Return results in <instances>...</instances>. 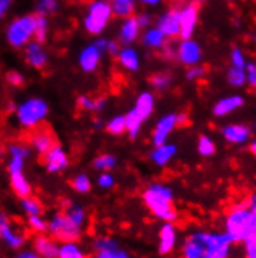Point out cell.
Returning a JSON list of instances; mask_svg holds the SVG:
<instances>
[{
    "label": "cell",
    "instance_id": "1",
    "mask_svg": "<svg viewBox=\"0 0 256 258\" xmlns=\"http://www.w3.org/2000/svg\"><path fill=\"white\" fill-rule=\"evenodd\" d=\"M234 243L224 230H193L182 243V258H230Z\"/></svg>",
    "mask_w": 256,
    "mask_h": 258
},
{
    "label": "cell",
    "instance_id": "2",
    "mask_svg": "<svg viewBox=\"0 0 256 258\" xmlns=\"http://www.w3.org/2000/svg\"><path fill=\"white\" fill-rule=\"evenodd\" d=\"M141 199L149 213L163 223H176L179 219V212L174 206V190L168 183L152 182L146 185Z\"/></svg>",
    "mask_w": 256,
    "mask_h": 258
},
{
    "label": "cell",
    "instance_id": "3",
    "mask_svg": "<svg viewBox=\"0 0 256 258\" xmlns=\"http://www.w3.org/2000/svg\"><path fill=\"white\" fill-rule=\"evenodd\" d=\"M224 232L234 244H242L248 236H256V215L245 199L233 204L224 216Z\"/></svg>",
    "mask_w": 256,
    "mask_h": 258
},
{
    "label": "cell",
    "instance_id": "4",
    "mask_svg": "<svg viewBox=\"0 0 256 258\" xmlns=\"http://www.w3.org/2000/svg\"><path fill=\"white\" fill-rule=\"evenodd\" d=\"M48 233L59 243H75L82 236V227L65 215V212L53 213L48 219Z\"/></svg>",
    "mask_w": 256,
    "mask_h": 258
},
{
    "label": "cell",
    "instance_id": "5",
    "mask_svg": "<svg viewBox=\"0 0 256 258\" xmlns=\"http://www.w3.org/2000/svg\"><path fill=\"white\" fill-rule=\"evenodd\" d=\"M48 114V106L41 98H31L22 103L16 110V117L19 124L25 129H34L44 123Z\"/></svg>",
    "mask_w": 256,
    "mask_h": 258
},
{
    "label": "cell",
    "instance_id": "6",
    "mask_svg": "<svg viewBox=\"0 0 256 258\" xmlns=\"http://www.w3.org/2000/svg\"><path fill=\"white\" fill-rule=\"evenodd\" d=\"M34 25H36L34 16H24V17H19V19L13 21L7 30V39H8L10 45H13L16 48H21V47L27 45L30 38L34 34Z\"/></svg>",
    "mask_w": 256,
    "mask_h": 258
},
{
    "label": "cell",
    "instance_id": "7",
    "mask_svg": "<svg viewBox=\"0 0 256 258\" xmlns=\"http://www.w3.org/2000/svg\"><path fill=\"white\" fill-rule=\"evenodd\" d=\"M112 14H114V11H112L111 4L94 2L92 5H90L89 13H87L86 19H84L86 30L90 34H100L106 28V25H107V22H109V19H111Z\"/></svg>",
    "mask_w": 256,
    "mask_h": 258
},
{
    "label": "cell",
    "instance_id": "8",
    "mask_svg": "<svg viewBox=\"0 0 256 258\" xmlns=\"http://www.w3.org/2000/svg\"><path fill=\"white\" fill-rule=\"evenodd\" d=\"M28 143L31 146V150H34L39 156H45L54 145H56V139L54 134L51 133V129L48 126H38L31 129V133L28 136Z\"/></svg>",
    "mask_w": 256,
    "mask_h": 258
},
{
    "label": "cell",
    "instance_id": "9",
    "mask_svg": "<svg viewBox=\"0 0 256 258\" xmlns=\"http://www.w3.org/2000/svg\"><path fill=\"white\" fill-rule=\"evenodd\" d=\"M0 236H2L5 246L11 250H21L27 244V236L11 224L5 213L0 215Z\"/></svg>",
    "mask_w": 256,
    "mask_h": 258
},
{
    "label": "cell",
    "instance_id": "10",
    "mask_svg": "<svg viewBox=\"0 0 256 258\" xmlns=\"http://www.w3.org/2000/svg\"><path fill=\"white\" fill-rule=\"evenodd\" d=\"M179 241V230L174 223H163L158 230V244L157 252L164 256L174 252Z\"/></svg>",
    "mask_w": 256,
    "mask_h": 258
},
{
    "label": "cell",
    "instance_id": "11",
    "mask_svg": "<svg viewBox=\"0 0 256 258\" xmlns=\"http://www.w3.org/2000/svg\"><path fill=\"white\" fill-rule=\"evenodd\" d=\"M70 165V159L68 154L65 153V150L61 145H54L53 148L44 156V167L48 173L56 174V173H62L68 168Z\"/></svg>",
    "mask_w": 256,
    "mask_h": 258
},
{
    "label": "cell",
    "instance_id": "12",
    "mask_svg": "<svg viewBox=\"0 0 256 258\" xmlns=\"http://www.w3.org/2000/svg\"><path fill=\"white\" fill-rule=\"evenodd\" d=\"M176 127H179V114H168L161 117L152 133V145L154 148L157 146H161L164 143H168V137L171 136V133Z\"/></svg>",
    "mask_w": 256,
    "mask_h": 258
},
{
    "label": "cell",
    "instance_id": "13",
    "mask_svg": "<svg viewBox=\"0 0 256 258\" xmlns=\"http://www.w3.org/2000/svg\"><path fill=\"white\" fill-rule=\"evenodd\" d=\"M199 16V2L185 4L180 10V38L187 41L191 38V34L197 24Z\"/></svg>",
    "mask_w": 256,
    "mask_h": 258
},
{
    "label": "cell",
    "instance_id": "14",
    "mask_svg": "<svg viewBox=\"0 0 256 258\" xmlns=\"http://www.w3.org/2000/svg\"><path fill=\"white\" fill-rule=\"evenodd\" d=\"M180 10L182 7H173L168 13H164L158 22L157 28L169 39H174L180 36Z\"/></svg>",
    "mask_w": 256,
    "mask_h": 258
},
{
    "label": "cell",
    "instance_id": "15",
    "mask_svg": "<svg viewBox=\"0 0 256 258\" xmlns=\"http://www.w3.org/2000/svg\"><path fill=\"white\" fill-rule=\"evenodd\" d=\"M107 50V41H97L95 44L89 45L79 56V64H81V69L84 72H94L98 64H100V59H101V54L103 51Z\"/></svg>",
    "mask_w": 256,
    "mask_h": 258
},
{
    "label": "cell",
    "instance_id": "16",
    "mask_svg": "<svg viewBox=\"0 0 256 258\" xmlns=\"http://www.w3.org/2000/svg\"><path fill=\"white\" fill-rule=\"evenodd\" d=\"M59 241H56L51 235L39 233L33 236V249L42 258H58L59 255Z\"/></svg>",
    "mask_w": 256,
    "mask_h": 258
},
{
    "label": "cell",
    "instance_id": "17",
    "mask_svg": "<svg viewBox=\"0 0 256 258\" xmlns=\"http://www.w3.org/2000/svg\"><path fill=\"white\" fill-rule=\"evenodd\" d=\"M202 58V50H200L199 44L187 39L184 42H180V45L177 47V59L185 64V66H197V62Z\"/></svg>",
    "mask_w": 256,
    "mask_h": 258
},
{
    "label": "cell",
    "instance_id": "18",
    "mask_svg": "<svg viewBox=\"0 0 256 258\" xmlns=\"http://www.w3.org/2000/svg\"><path fill=\"white\" fill-rule=\"evenodd\" d=\"M221 134L230 145H244L251 137V129L247 124H227L221 129Z\"/></svg>",
    "mask_w": 256,
    "mask_h": 258
},
{
    "label": "cell",
    "instance_id": "19",
    "mask_svg": "<svg viewBox=\"0 0 256 258\" xmlns=\"http://www.w3.org/2000/svg\"><path fill=\"white\" fill-rule=\"evenodd\" d=\"M8 179H10V187L14 191V195L24 199L28 196H33V187L28 180V177L25 176L24 171H14V173H8Z\"/></svg>",
    "mask_w": 256,
    "mask_h": 258
},
{
    "label": "cell",
    "instance_id": "20",
    "mask_svg": "<svg viewBox=\"0 0 256 258\" xmlns=\"http://www.w3.org/2000/svg\"><path fill=\"white\" fill-rule=\"evenodd\" d=\"M176 154H177V146L174 143H164L161 146L154 148L149 157H151V160L155 167L163 168L176 157Z\"/></svg>",
    "mask_w": 256,
    "mask_h": 258
},
{
    "label": "cell",
    "instance_id": "21",
    "mask_svg": "<svg viewBox=\"0 0 256 258\" xmlns=\"http://www.w3.org/2000/svg\"><path fill=\"white\" fill-rule=\"evenodd\" d=\"M242 104H244V100H242V97H239V95L227 97V98H224V100H221L219 103L214 104V107H213V114H214L216 117H225V115L234 112L236 109H239Z\"/></svg>",
    "mask_w": 256,
    "mask_h": 258
},
{
    "label": "cell",
    "instance_id": "22",
    "mask_svg": "<svg viewBox=\"0 0 256 258\" xmlns=\"http://www.w3.org/2000/svg\"><path fill=\"white\" fill-rule=\"evenodd\" d=\"M140 28L141 27L138 24L137 16L127 17V19L124 21V24H123V27H121V31H120V42L126 44V45L132 44L137 39V36L140 33Z\"/></svg>",
    "mask_w": 256,
    "mask_h": 258
},
{
    "label": "cell",
    "instance_id": "23",
    "mask_svg": "<svg viewBox=\"0 0 256 258\" xmlns=\"http://www.w3.org/2000/svg\"><path fill=\"white\" fill-rule=\"evenodd\" d=\"M25 59L30 66L36 69H42L47 64V54L41 48L39 42H33L25 47Z\"/></svg>",
    "mask_w": 256,
    "mask_h": 258
},
{
    "label": "cell",
    "instance_id": "24",
    "mask_svg": "<svg viewBox=\"0 0 256 258\" xmlns=\"http://www.w3.org/2000/svg\"><path fill=\"white\" fill-rule=\"evenodd\" d=\"M135 112L146 121L154 112V95L149 94V92H143L140 94V97L135 101Z\"/></svg>",
    "mask_w": 256,
    "mask_h": 258
},
{
    "label": "cell",
    "instance_id": "25",
    "mask_svg": "<svg viewBox=\"0 0 256 258\" xmlns=\"http://www.w3.org/2000/svg\"><path fill=\"white\" fill-rule=\"evenodd\" d=\"M64 212L73 221V223H76L79 227L84 229V226L87 223V212H86V209L81 204H76V202H70V204L64 209Z\"/></svg>",
    "mask_w": 256,
    "mask_h": 258
},
{
    "label": "cell",
    "instance_id": "26",
    "mask_svg": "<svg viewBox=\"0 0 256 258\" xmlns=\"http://www.w3.org/2000/svg\"><path fill=\"white\" fill-rule=\"evenodd\" d=\"M143 121L144 120L135 112V109H131L129 112L126 114V129H127V134H129L131 140H135L138 137Z\"/></svg>",
    "mask_w": 256,
    "mask_h": 258
},
{
    "label": "cell",
    "instance_id": "27",
    "mask_svg": "<svg viewBox=\"0 0 256 258\" xmlns=\"http://www.w3.org/2000/svg\"><path fill=\"white\" fill-rule=\"evenodd\" d=\"M70 187L79 195H87L92 191V179H90L89 174H86V173H78L76 176L71 177Z\"/></svg>",
    "mask_w": 256,
    "mask_h": 258
},
{
    "label": "cell",
    "instance_id": "28",
    "mask_svg": "<svg viewBox=\"0 0 256 258\" xmlns=\"http://www.w3.org/2000/svg\"><path fill=\"white\" fill-rule=\"evenodd\" d=\"M118 62L124 67V69H127L129 72H135V70H138V54H137V51L135 50H132V48H124V50H121V53L118 54Z\"/></svg>",
    "mask_w": 256,
    "mask_h": 258
},
{
    "label": "cell",
    "instance_id": "29",
    "mask_svg": "<svg viewBox=\"0 0 256 258\" xmlns=\"http://www.w3.org/2000/svg\"><path fill=\"white\" fill-rule=\"evenodd\" d=\"M58 258H87V255L86 250L78 244V241H75V243H61Z\"/></svg>",
    "mask_w": 256,
    "mask_h": 258
},
{
    "label": "cell",
    "instance_id": "30",
    "mask_svg": "<svg viewBox=\"0 0 256 258\" xmlns=\"http://www.w3.org/2000/svg\"><path fill=\"white\" fill-rule=\"evenodd\" d=\"M166 36H164L158 28H152L143 36V45L149 48H163V45L166 44Z\"/></svg>",
    "mask_w": 256,
    "mask_h": 258
},
{
    "label": "cell",
    "instance_id": "31",
    "mask_svg": "<svg viewBox=\"0 0 256 258\" xmlns=\"http://www.w3.org/2000/svg\"><path fill=\"white\" fill-rule=\"evenodd\" d=\"M111 7L115 16L131 17L135 10V0H111Z\"/></svg>",
    "mask_w": 256,
    "mask_h": 258
},
{
    "label": "cell",
    "instance_id": "32",
    "mask_svg": "<svg viewBox=\"0 0 256 258\" xmlns=\"http://www.w3.org/2000/svg\"><path fill=\"white\" fill-rule=\"evenodd\" d=\"M118 165V160L114 154H100L98 157H95V160L92 162V167L101 173L104 171H112Z\"/></svg>",
    "mask_w": 256,
    "mask_h": 258
},
{
    "label": "cell",
    "instance_id": "33",
    "mask_svg": "<svg viewBox=\"0 0 256 258\" xmlns=\"http://www.w3.org/2000/svg\"><path fill=\"white\" fill-rule=\"evenodd\" d=\"M21 209L27 216L42 215V212H44V206L41 204V201L34 196H28V198L21 199Z\"/></svg>",
    "mask_w": 256,
    "mask_h": 258
},
{
    "label": "cell",
    "instance_id": "34",
    "mask_svg": "<svg viewBox=\"0 0 256 258\" xmlns=\"http://www.w3.org/2000/svg\"><path fill=\"white\" fill-rule=\"evenodd\" d=\"M106 106L104 98H90V97H79L78 98V107L82 110H89V112H101Z\"/></svg>",
    "mask_w": 256,
    "mask_h": 258
},
{
    "label": "cell",
    "instance_id": "35",
    "mask_svg": "<svg viewBox=\"0 0 256 258\" xmlns=\"http://www.w3.org/2000/svg\"><path fill=\"white\" fill-rule=\"evenodd\" d=\"M92 250L94 253L95 252H101V250H106V249H111V247H115V246H120V241L115 239L114 236H109V235H98L92 239Z\"/></svg>",
    "mask_w": 256,
    "mask_h": 258
},
{
    "label": "cell",
    "instance_id": "36",
    "mask_svg": "<svg viewBox=\"0 0 256 258\" xmlns=\"http://www.w3.org/2000/svg\"><path fill=\"white\" fill-rule=\"evenodd\" d=\"M27 226H28L30 232H33L34 235L45 233V232H48V219H45L42 215L27 216Z\"/></svg>",
    "mask_w": 256,
    "mask_h": 258
},
{
    "label": "cell",
    "instance_id": "37",
    "mask_svg": "<svg viewBox=\"0 0 256 258\" xmlns=\"http://www.w3.org/2000/svg\"><path fill=\"white\" fill-rule=\"evenodd\" d=\"M197 153L202 157H211L216 154V143L208 136H200L197 140Z\"/></svg>",
    "mask_w": 256,
    "mask_h": 258
},
{
    "label": "cell",
    "instance_id": "38",
    "mask_svg": "<svg viewBox=\"0 0 256 258\" xmlns=\"http://www.w3.org/2000/svg\"><path fill=\"white\" fill-rule=\"evenodd\" d=\"M106 131L112 136H121L127 133L126 129V115H117L106 124Z\"/></svg>",
    "mask_w": 256,
    "mask_h": 258
},
{
    "label": "cell",
    "instance_id": "39",
    "mask_svg": "<svg viewBox=\"0 0 256 258\" xmlns=\"http://www.w3.org/2000/svg\"><path fill=\"white\" fill-rule=\"evenodd\" d=\"M36 19V25H34V38H36V42H45L47 39V30H48V24H47V19L45 16H41V14H36L34 16Z\"/></svg>",
    "mask_w": 256,
    "mask_h": 258
},
{
    "label": "cell",
    "instance_id": "40",
    "mask_svg": "<svg viewBox=\"0 0 256 258\" xmlns=\"http://www.w3.org/2000/svg\"><path fill=\"white\" fill-rule=\"evenodd\" d=\"M94 258H132V255L121 246H115V247L106 249L101 252H95Z\"/></svg>",
    "mask_w": 256,
    "mask_h": 258
},
{
    "label": "cell",
    "instance_id": "41",
    "mask_svg": "<svg viewBox=\"0 0 256 258\" xmlns=\"http://www.w3.org/2000/svg\"><path fill=\"white\" fill-rule=\"evenodd\" d=\"M115 185H117V179H115V176L111 171H104V173L98 174V177H97V187L100 190L109 191V190H112Z\"/></svg>",
    "mask_w": 256,
    "mask_h": 258
},
{
    "label": "cell",
    "instance_id": "42",
    "mask_svg": "<svg viewBox=\"0 0 256 258\" xmlns=\"http://www.w3.org/2000/svg\"><path fill=\"white\" fill-rule=\"evenodd\" d=\"M247 81V72H244V69L239 67H231L228 70V83L234 87H239Z\"/></svg>",
    "mask_w": 256,
    "mask_h": 258
},
{
    "label": "cell",
    "instance_id": "43",
    "mask_svg": "<svg viewBox=\"0 0 256 258\" xmlns=\"http://www.w3.org/2000/svg\"><path fill=\"white\" fill-rule=\"evenodd\" d=\"M151 84L152 87H155L157 90H164L171 86V81H173V77L169 73H155V75L151 77Z\"/></svg>",
    "mask_w": 256,
    "mask_h": 258
},
{
    "label": "cell",
    "instance_id": "44",
    "mask_svg": "<svg viewBox=\"0 0 256 258\" xmlns=\"http://www.w3.org/2000/svg\"><path fill=\"white\" fill-rule=\"evenodd\" d=\"M58 8V0H41L36 7V11L41 16H48V14H53Z\"/></svg>",
    "mask_w": 256,
    "mask_h": 258
},
{
    "label": "cell",
    "instance_id": "45",
    "mask_svg": "<svg viewBox=\"0 0 256 258\" xmlns=\"http://www.w3.org/2000/svg\"><path fill=\"white\" fill-rule=\"evenodd\" d=\"M244 258H256V236H248L245 241L241 244Z\"/></svg>",
    "mask_w": 256,
    "mask_h": 258
},
{
    "label": "cell",
    "instance_id": "46",
    "mask_svg": "<svg viewBox=\"0 0 256 258\" xmlns=\"http://www.w3.org/2000/svg\"><path fill=\"white\" fill-rule=\"evenodd\" d=\"M7 83L14 86V87H21V86H24L25 80L19 72H8L7 73Z\"/></svg>",
    "mask_w": 256,
    "mask_h": 258
},
{
    "label": "cell",
    "instance_id": "47",
    "mask_svg": "<svg viewBox=\"0 0 256 258\" xmlns=\"http://www.w3.org/2000/svg\"><path fill=\"white\" fill-rule=\"evenodd\" d=\"M231 62H233L234 67L244 69V66H245V58H244V54H242L241 50L234 48V50L231 51Z\"/></svg>",
    "mask_w": 256,
    "mask_h": 258
},
{
    "label": "cell",
    "instance_id": "48",
    "mask_svg": "<svg viewBox=\"0 0 256 258\" xmlns=\"http://www.w3.org/2000/svg\"><path fill=\"white\" fill-rule=\"evenodd\" d=\"M205 72H207V69H205V67H200V66H193V67L188 70V73H187V78H188V80L199 78V77L205 75Z\"/></svg>",
    "mask_w": 256,
    "mask_h": 258
},
{
    "label": "cell",
    "instance_id": "49",
    "mask_svg": "<svg viewBox=\"0 0 256 258\" xmlns=\"http://www.w3.org/2000/svg\"><path fill=\"white\" fill-rule=\"evenodd\" d=\"M247 81L251 87H256V64H247Z\"/></svg>",
    "mask_w": 256,
    "mask_h": 258
},
{
    "label": "cell",
    "instance_id": "50",
    "mask_svg": "<svg viewBox=\"0 0 256 258\" xmlns=\"http://www.w3.org/2000/svg\"><path fill=\"white\" fill-rule=\"evenodd\" d=\"M16 258H42V256L34 249H21V250H17Z\"/></svg>",
    "mask_w": 256,
    "mask_h": 258
},
{
    "label": "cell",
    "instance_id": "51",
    "mask_svg": "<svg viewBox=\"0 0 256 258\" xmlns=\"http://www.w3.org/2000/svg\"><path fill=\"white\" fill-rule=\"evenodd\" d=\"M107 50H109V53L112 54V56H117V58H118V54L121 53V50H120V42H118V41H109V42H107Z\"/></svg>",
    "mask_w": 256,
    "mask_h": 258
},
{
    "label": "cell",
    "instance_id": "52",
    "mask_svg": "<svg viewBox=\"0 0 256 258\" xmlns=\"http://www.w3.org/2000/svg\"><path fill=\"white\" fill-rule=\"evenodd\" d=\"M245 202H247V206L251 209V212L256 215V191H254V193H250V195L245 198Z\"/></svg>",
    "mask_w": 256,
    "mask_h": 258
},
{
    "label": "cell",
    "instance_id": "53",
    "mask_svg": "<svg viewBox=\"0 0 256 258\" xmlns=\"http://www.w3.org/2000/svg\"><path fill=\"white\" fill-rule=\"evenodd\" d=\"M137 19H138V24H140L141 28L148 27L151 24V16L149 14H140V16H137Z\"/></svg>",
    "mask_w": 256,
    "mask_h": 258
},
{
    "label": "cell",
    "instance_id": "54",
    "mask_svg": "<svg viewBox=\"0 0 256 258\" xmlns=\"http://www.w3.org/2000/svg\"><path fill=\"white\" fill-rule=\"evenodd\" d=\"M11 0H0V16H4L7 13V8H10Z\"/></svg>",
    "mask_w": 256,
    "mask_h": 258
},
{
    "label": "cell",
    "instance_id": "55",
    "mask_svg": "<svg viewBox=\"0 0 256 258\" xmlns=\"http://www.w3.org/2000/svg\"><path fill=\"white\" fill-rule=\"evenodd\" d=\"M188 123V115L187 114H179V126H185Z\"/></svg>",
    "mask_w": 256,
    "mask_h": 258
},
{
    "label": "cell",
    "instance_id": "56",
    "mask_svg": "<svg viewBox=\"0 0 256 258\" xmlns=\"http://www.w3.org/2000/svg\"><path fill=\"white\" fill-rule=\"evenodd\" d=\"M140 2H141L143 5H149V7H154V5L160 4L161 0H140Z\"/></svg>",
    "mask_w": 256,
    "mask_h": 258
},
{
    "label": "cell",
    "instance_id": "57",
    "mask_svg": "<svg viewBox=\"0 0 256 258\" xmlns=\"http://www.w3.org/2000/svg\"><path fill=\"white\" fill-rule=\"evenodd\" d=\"M248 150H250V153H251V154L256 157V139L250 142V145H248Z\"/></svg>",
    "mask_w": 256,
    "mask_h": 258
},
{
    "label": "cell",
    "instance_id": "58",
    "mask_svg": "<svg viewBox=\"0 0 256 258\" xmlns=\"http://www.w3.org/2000/svg\"><path fill=\"white\" fill-rule=\"evenodd\" d=\"M17 107H19V106H16L13 101H10L8 104H7V110H8V112L11 114V112H16V110H17Z\"/></svg>",
    "mask_w": 256,
    "mask_h": 258
},
{
    "label": "cell",
    "instance_id": "59",
    "mask_svg": "<svg viewBox=\"0 0 256 258\" xmlns=\"http://www.w3.org/2000/svg\"><path fill=\"white\" fill-rule=\"evenodd\" d=\"M94 126H95V127H100V126H101V120H100V118H97V120L94 121Z\"/></svg>",
    "mask_w": 256,
    "mask_h": 258
},
{
    "label": "cell",
    "instance_id": "60",
    "mask_svg": "<svg viewBox=\"0 0 256 258\" xmlns=\"http://www.w3.org/2000/svg\"><path fill=\"white\" fill-rule=\"evenodd\" d=\"M253 129H254V131H256V123H254V124H253Z\"/></svg>",
    "mask_w": 256,
    "mask_h": 258
}]
</instances>
